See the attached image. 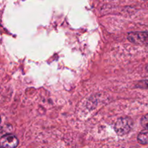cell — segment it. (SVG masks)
<instances>
[{"label":"cell","mask_w":148,"mask_h":148,"mask_svg":"<svg viewBox=\"0 0 148 148\" xmlns=\"http://www.w3.org/2000/svg\"><path fill=\"white\" fill-rule=\"evenodd\" d=\"M132 120L129 117H121L115 124V131L119 135L123 136L130 132L132 127Z\"/></svg>","instance_id":"cell-1"},{"label":"cell","mask_w":148,"mask_h":148,"mask_svg":"<svg viewBox=\"0 0 148 148\" xmlns=\"http://www.w3.org/2000/svg\"><path fill=\"white\" fill-rule=\"evenodd\" d=\"M127 38L136 44H148V33L145 32H131L127 36Z\"/></svg>","instance_id":"cell-2"},{"label":"cell","mask_w":148,"mask_h":148,"mask_svg":"<svg viewBox=\"0 0 148 148\" xmlns=\"http://www.w3.org/2000/svg\"><path fill=\"white\" fill-rule=\"evenodd\" d=\"M18 139L11 134L2 136L0 140L1 148H15L18 145Z\"/></svg>","instance_id":"cell-3"},{"label":"cell","mask_w":148,"mask_h":148,"mask_svg":"<svg viewBox=\"0 0 148 148\" xmlns=\"http://www.w3.org/2000/svg\"><path fill=\"white\" fill-rule=\"evenodd\" d=\"M138 141L142 144L148 143V132H142L138 135Z\"/></svg>","instance_id":"cell-4"},{"label":"cell","mask_w":148,"mask_h":148,"mask_svg":"<svg viewBox=\"0 0 148 148\" xmlns=\"http://www.w3.org/2000/svg\"><path fill=\"white\" fill-rule=\"evenodd\" d=\"M141 124L145 130H148V114L144 116L141 119Z\"/></svg>","instance_id":"cell-5"},{"label":"cell","mask_w":148,"mask_h":148,"mask_svg":"<svg viewBox=\"0 0 148 148\" xmlns=\"http://www.w3.org/2000/svg\"><path fill=\"white\" fill-rule=\"evenodd\" d=\"M146 69H147V70L148 71V64L147 65V66H146Z\"/></svg>","instance_id":"cell-6"}]
</instances>
